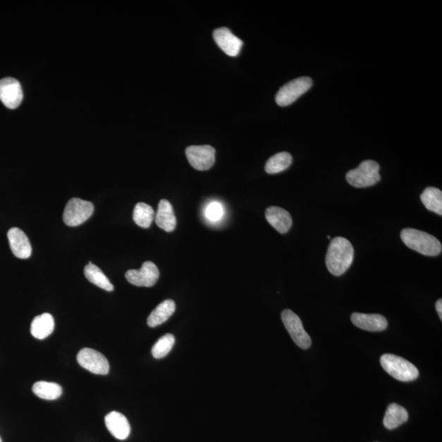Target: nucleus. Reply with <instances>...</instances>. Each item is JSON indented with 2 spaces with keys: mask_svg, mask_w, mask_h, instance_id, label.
Masks as SVG:
<instances>
[{
  "mask_svg": "<svg viewBox=\"0 0 442 442\" xmlns=\"http://www.w3.org/2000/svg\"><path fill=\"white\" fill-rule=\"evenodd\" d=\"M354 247L347 238L337 237L332 240L328 248L326 266L335 276H341L352 265Z\"/></svg>",
  "mask_w": 442,
  "mask_h": 442,
  "instance_id": "f257e3e1",
  "label": "nucleus"
},
{
  "mask_svg": "<svg viewBox=\"0 0 442 442\" xmlns=\"http://www.w3.org/2000/svg\"><path fill=\"white\" fill-rule=\"evenodd\" d=\"M400 238L406 246L422 255L436 257L441 252V242L430 233L407 228L401 231Z\"/></svg>",
  "mask_w": 442,
  "mask_h": 442,
  "instance_id": "f03ea898",
  "label": "nucleus"
},
{
  "mask_svg": "<svg viewBox=\"0 0 442 442\" xmlns=\"http://www.w3.org/2000/svg\"><path fill=\"white\" fill-rule=\"evenodd\" d=\"M381 365L388 374L401 382L417 379L419 372L412 363L393 354H385L380 359Z\"/></svg>",
  "mask_w": 442,
  "mask_h": 442,
  "instance_id": "7ed1b4c3",
  "label": "nucleus"
},
{
  "mask_svg": "<svg viewBox=\"0 0 442 442\" xmlns=\"http://www.w3.org/2000/svg\"><path fill=\"white\" fill-rule=\"evenodd\" d=\"M380 166L373 160L364 161L357 169L347 173V180L355 188H367L377 184L381 180Z\"/></svg>",
  "mask_w": 442,
  "mask_h": 442,
  "instance_id": "20e7f679",
  "label": "nucleus"
},
{
  "mask_svg": "<svg viewBox=\"0 0 442 442\" xmlns=\"http://www.w3.org/2000/svg\"><path fill=\"white\" fill-rule=\"evenodd\" d=\"M94 207L92 202L73 198L66 205L63 221L66 225L75 227L82 225L93 215Z\"/></svg>",
  "mask_w": 442,
  "mask_h": 442,
  "instance_id": "39448f33",
  "label": "nucleus"
},
{
  "mask_svg": "<svg viewBox=\"0 0 442 442\" xmlns=\"http://www.w3.org/2000/svg\"><path fill=\"white\" fill-rule=\"evenodd\" d=\"M313 80L304 76L295 79L284 85L276 94V101L278 105L286 106L291 105L302 94L312 88Z\"/></svg>",
  "mask_w": 442,
  "mask_h": 442,
  "instance_id": "423d86ee",
  "label": "nucleus"
},
{
  "mask_svg": "<svg viewBox=\"0 0 442 442\" xmlns=\"http://www.w3.org/2000/svg\"><path fill=\"white\" fill-rule=\"evenodd\" d=\"M281 318L284 326L293 342L296 343L299 348L302 349H308L312 345V338L304 329L301 319L297 314H295L291 309H284L282 312Z\"/></svg>",
  "mask_w": 442,
  "mask_h": 442,
  "instance_id": "0eeeda50",
  "label": "nucleus"
},
{
  "mask_svg": "<svg viewBox=\"0 0 442 442\" xmlns=\"http://www.w3.org/2000/svg\"><path fill=\"white\" fill-rule=\"evenodd\" d=\"M190 164L197 171L211 168L216 161V150L210 145L190 146L185 151Z\"/></svg>",
  "mask_w": 442,
  "mask_h": 442,
  "instance_id": "6e6552de",
  "label": "nucleus"
},
{
  "mask_svg": "<svg viewBox=\"0 0 442 442\" xmlns=\"http://www.w3.org/2000/svg\"><path fill=\"white\" fill-rule=\"evenodd\" d=\"M78 362L81 367L94 374L106 375L109 373V360L103 354L94 349L80 350L78 355Z\"/></svg>",
  "mask_w": 442,
  "mask_h": 442,
  "instance_id": "1a4fd4ad",
  "label": "nucleus"
},
{
  "mask_svg": "<svg viewBox=\"0 0 442 442\" xmlns=\"http://www.w3.org/2000/svg\"><path fill=\"white\" fill-rule=\"evenodd\" d=\"M159 276V268L152 262H145L140 270H130L125 273L127 281L137 287H152Z\"/></svg>",
  "mask_w": 442,
  "mask_h": 442,
  "instance_id": "9d476101",
  "label": "nucleus"
},
{
  "mask_svg": "<svg viewBox=\"0 0 442 442\" xmlns=\"http://www.w3.org/2000/svg\"><path fill=\"white\" fill-rule=\"evenodd\" d=\"M23 92L21 84L16 79L0 80V100L9 109H16L22 104Z\"/></svg>",
  "mask_w": 442,
  "mask_h": 442,
  "instance_id": "9b49d317",
  "label": "nucleus"
},
{
  "mask_svg": "<svg viewBox=\"0 0 442 442\" xmlns=\"http://www.w3.org/2000/svg\"><path fill=\"white\" fill-rule=\"evenodd\" d=\"M213 38L218 47L230 57H237L240 54L243 45V40L233 35L230 29L221 27L215 30Z\"/></svg>",
  "mask_w": 442,
  "mask_h": 442,
  "instance_id": "f8f14e48",
  "label": "nucleus"
},
{
  "mask_svg": "<svg viewBox=\"0 0 442 442\" xmlns=\"http://www.w3.org/2000/svg\"><path fill=\"white\" fill-rule=\"evenodd\" d=\"M352 322L360 329L369 332H382L388 328V320L379 314L353 313Z\"/></svg>",
  "mask_w": 442,
  "mask_h": 442,
  "instance_id": "ddd939ff",
  "label": "nucleus"
},
{
  "mask_svg": "<svg viewBox=\"0 0 442 442\" xmlns=\"http://www.w3.org/2000/svg\"><path fill=\"white\" fill-rule=\"evenodd\" d=\"M10 248L15 257L19 259H27L32 256V245L25 233L20 228L14 227L8 232Z\"/></svg>",
  "mask_w": 442,
  "mask_h": 442,
  "instance_id": "4468645a",
  "label": "nucleus"
},
{
  "mask_svg": "<svg viewBox=\"0 0 442 442\" xmlns=\"http://www.w3.org/2000/svg\"><path fill=\"white\" fill-rule=\"evenodd\" d=\"M105 424L110 434L118 440H125L130 434V425L125 416L116 411L106 415Z\"/></svg>",
  "mask_w": 442,
  "mask_h": 442,
  "instance_id": "2eb2a0df",
  "label": "nucleus"
},
{
  "mask_svg": "<svg viewBox=\"0 0 442 442\" xmlns=\"http://www.w3.org/2000/svg\"><path fill=\"white\" fill-rule=\"evenodd\" d=\"M266 218L269 223L281 233H286L293 226V219L289 212L278 207H268Z\"/></svg>",
  "mask_w": 442,
  "mask_h": 442,
  "instance_id": "dca6fc26",
  "label": "nucleus"
},
{
  "mask_svg": "<svg viewBox=\"0 0 442 442\" xmlns=\"http://www.w3.org/2000/svg\"><path fill=\"white\" fill-rule=\"evenodd\" d=\"M155 221L157 226L161 228V230L166 232L175 231L176 217L169 201L166 199L160 201L155 215Z\"/></svg>",
  "mask_w": 442,
  "mask_h": 442,
  "instance_id": "f3484780",
  "label": "nucleus"
},
{
  "mask_svg": "<svg viewBox=\"0 0 442 442\" xmlns=\"http://www.w3.org/2000/svg\"><path fill=\"white\" fill-rule=\"evenodd\" d=\"M176 306L173 300L168 299L157 306L147 318V325L151 328L159 326L170 319L176 312Z\"/></svg>",
  "mask_w": 442,
  "mask_h": 442,
  "instance_id": "a211bd4d",
  "label": "nucleus"
},
{
  "mask_svg": "<svg viewBox=\"0 0 442 442\" xmlns=\"http://www.w3.org/2000/svg\"><path fill=\"white\" fill-rule=\"evenodd\" d=\"M409 415L403 406L395 403L390 404L386 410L383 424L386 429L393 430L408 421Z\"/></svg>",
  "mask_w": 442,
  "mask_h": 442,
  "instance_id": "6ab92c4d",
  "label": "nucleus"
},
{
  "mask_svg": "<svg viewBox=\"0 0 442 442\" xmlns=\"http://www.w3.org/2000/svg\"><path fill=\"white\" fill-rule=\"evenodd\" d=\"M54 317L49 313H44L33 319L30 333L34 338L42 340L54 332Z\"/></svg>",
  "mask_w": 442,
  "mask_h": 442,
  "instance_id": "aec40b11",
  "label": "nucleus"
},
{
  "mask_svg": "<svg viewBox=\"0 0 442 442\" xmlns=\"http://www.w3.org/2000/svg\"><path fill=\"white\" fill-rule=\"evenodd\" d=\"M85 276L90 283L104 289V290L108 292L114 290V286L113 283L110 282L109 278L105 276L104 273L97 266L94 265L93 263L90 262L88 265L85 267Z\"/></svg>",
  "mask_w": 442,
  "mask_h": 442,
  "instance_id": "412c9836",
  "label": "nucleus"
},
{
  "mask_svg": "<svg viewBox=\"0 0 442 442\" xmlns=\"http://www.w3.org/2000/svg\"><path fill=\"white\" fill-rule=\"evenodd\" d=\"M421 201L426 209L442 216V192L438 188L429 187L422 192Z\"/></svg>",
  "mask_w": 442,
  "mask_h": 442,
  "instance_id": "4be33fe9",
  "label": "nucleus"
},
{
  "mask_svg": "<svg viewBox=\"0 0 442 442\" xmlns=\"http://www.w3.org/2000/svg\"><path fill=\"white\" fill-rule=\"evenodd\" d=\"M32 391L38 398L48 400L58 399L63 394V388H61L60 385L55 383L44 382V381L35 383L33 385Z\"/></svg>",
  "mask_w": 442,
  "mask_h": 442,
  "instance_id": "5701e85b",
  "label": "nucleus"
},
{
  "mask_svg": "<svg viewBox=\"0 0 442 442\" xmlns=\"http://www.w3.org/2000/svg\"><path fill=\"white\" fill-rule=\"evenodd\" d=\"M293 157L288 152H283L274 155L266 162L265 170L268 174H278L291 166Z\"/></svg>",
  "mask_w": 442,
  "mask_h": 442,
  "instance_id": "b1692460",
  "label": "nucleus"
},
{
  "mask_svg": "<svg viewBox=\"0 0 442 442\" xmlns=\"http://www.w3.org/2000/svg\"><path fill=\"white\" fill-rule=\"evenodd\" d=\"M155 211L152 207L146 204L145 202H139L136 204L134 213L133 220L137 226L141 228H149L152 221H154Z\"/></svg>",
  "mask_w": 442,
  "mask_h": 442,
  "instance_id": "393cba45",
  "label": "nucleus"
},
{
  "mask_svg": "<svg viewBox=\"0 0 442 442\" xmlns=\"http://www.w3.org/2000/svg\"><path fill=\"white\" fill-rule=\"evenodd\" d=\"M176 338L171 333H167L157 341L152 349V357L155 359H162L171 352L174 347Z\"/></svg>",
  "mask_w": 442,
  "mask_h": 442,
  "instance_id": "a878e982",
  "label": "nucleus"
},
{
  "mask_svg": "<svg viewBox=\"0 0 442 442\" xmlns=\"http://www.w3.org/2000/svg\"><path fill=\"white\" fill-rule=\"evenodd\" d=\"M206 217L211 222L219 221L223 216V208L221 203L212 202L207 206Z\"/></svg>",
  "mask_w": 442,
  "mask_h": 442,
  "instance_id": "bb28decb",
  "label": "nucleus"
},
{
  "mask_svg": "<svg viewBox=\"0 0 442 442\" xmlns=\"http://www.w3.org/2000/svg\"><path fill=\"white\" fill-rule=\"evenodd\" d=\"M436 309L438 313V316L441 319H442V300L439 299L438 302L436 303Z\"/></svg>",
  "mask_w": 442,
  "mask_h": 442,
  "instance_id": "cd10ccee",
  "label": "nucleus"
},
{
  "mask_svg": "<svg viewBox=\"0 0 442 442\" xmlns=\"http://www.w3.org/2000/svg\"><path fill=\"white\" fill-rule=\"evenodd\" d=\"M0 442H3L1 438H0Z\"/></svg>",
  "mask_w": 442,
  "mask_h": 442,
  "instance_id": "c85d7f7f",
  "label": "nucleus"
}]
</instances>
